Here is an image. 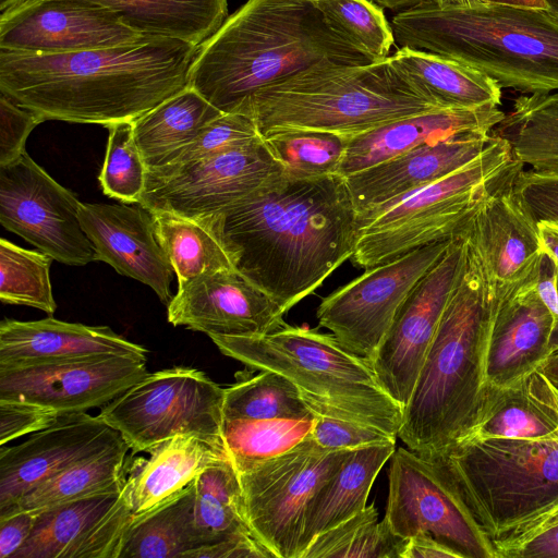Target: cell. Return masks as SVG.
<instances>
[{
  "instance_id": "1f68e13d",
  "label": "cell",
  "mask_w": 558,
  "mask_h": 558,
  "mask_svg": "<svg viewBox=\"0 0 558 558\" xmlns=\"http://www.w3.org/2000/svg\"><path fill=\"white\" fill-rule=\"evenodd\" d=\"M390 59L410 83L442 108L500 105L499 84L469 65L408 47H399Z\"/></svg>"
},
{
  "instance_id": "e0dca14e",
  "label": "cell",
  "mask_w": 558,
  "mask_h": 558,
  "mask_svg": "<svg viewBox=\"0 0 558 558\" xmlns=\"http://www.w3.org/2000/svg\"><path fill=\"white\" fill-rule=\"evenodd\" d=\"M462 258V243L453 236L444 255L413 288L369 359L378 383L402 410L411 397Z\"/></svg>"
},
{
  "instance_id": "4316f807",
  "label": "cell",
  "mask_w": 558,
  "mask_h": 558,
  "mask_svg": "<svg viewBox=\"0 0 558 558\" xmlns=\"http://www.w3.org/2000/svg\"><path fill=\"white\" fill-rule=\"evenodd\" d=\"M465 437L558 440V388L539 369L505 387H485L480 414Z\"/></svg>"
},
{
  "instance_id": "60d3db41",
  "label": "cell",
  "mask_w": 558,
  "mask_h": 558,
  "mask_svg": "<svg viewBox=\"0 0 558 558\" xmlns=\"http://www.w3.org/2000/svg\"><path fill=\"white\" fill-rule=\"evenodd\" d=\"M263 140L290 179L338 173L350 137L322 131L284 130Z\"/></svg>"
},
{
  "instance_id": "9c48e42d",
  "label": "cell",
  "mask_w": 558,
  "mask_h": 558,
  "mask_svg": "<svg viewBox=\"0 0 558 558\" xmlns=\"http://www.w3.org/2000/svg\"><path fill=\"white\" fill-rule=\"evenodd\" d=\"M524 166L493 132L484 151L430 184L357 216L352 262L364 269L453 238L482 203Z\"/></svg>"
},
{
  "instance_id": "7bdbcfd3",
  "label": "cell",
  "mask_w": 558,
  "mask_h": 558,
  "mask_svg": "<svg viewBox=\"0 0 558 558\" xmlns=\"http://www.w3.org/2000/svg\"><path fill=\"white\" fill-rule=\"evenodd\" d=\"M329 24L373 61L396 44L383 8L372 0H315Z\"/></svg>"
},
{
  "instance_id": "277c9868",
  "label": "cell",
  "mask_w": 558,
  "mask_h": 558,
  "mask_svg": "<svg viewBox=\"0 0 558 558\" xmlns=\"http://www.w3.org/2000/svg\"><path fill=\"white\" fill-rule=\"evenodd\" d=\"M390 26L399 47L469 65L524 95L558 90V19L547 9L500 3L399 11Z\"/></svg>"
},
{
  "instance_id": "3957f363",
  "label": "cell",
  "mask_w": 558,
  "mask_h": 558,
  "mask_svg": "<svg viewBox=\"0 0 558 558\" xmlns=\"http://www.w3.org/2000/svg\"><path fill=\"white\" fill-rule=\"evenodd\" d=\"M372 62L315 0H247L199 46L187 85L221 112L243 113L258 90L308 68Z\"/></svg>"
},
{
  "instance_id": "c3c4849f",
  "label": "cell",
  "mask_w": 558,
  "mask_h": 558,
  "mask_svg": "<svg viewBox=\"0 0 558 558\" xmlns=\"http://www.w3.org/2000/svg\"><path fill=\"white\" fill-rule=\"evenodd\" d=\"M514 185L535 221L558 225V174L522 168L515 175Z\"/></svg>"
},
{
  "instance_id": "f1b7e54d",
  "label": "cell",
  "mask_w": 558,
  "mask_h": 558,
  "mask_svg": "<svg viewBox=\"0 0 558 558\" xmlns=\"http://www.w3.org/2000/svg\"><path fill=\"white\" fill-rule=\"evenodd\" d=\"M111 12L143 36L201 46L225 23L228 0H76Z\"/></svg>"
},
{
  "instance_id": "8fae6325",
  "label": "cell",
  "mask_w": 558,
  "mask_h": 558,
  "mask_svg": "<svg viewBox=\"0 0 558 558\" xmlns=\"http://www.w3.org/2000/svg\"><path fill=\"white\" fill-rule=\"evenodd\" d=\"M517 174L490 193L454 235L488 319L536 288L544 255L536 221L515 189Z\"/></svg>"
},
{
  "instance_id": "d6a6232c",
  "label": "cell",
  "mask_w": 558,
  "mask_h": 558,
  "mask_svg": "<svg viewBox=\"0 0 558 558\" xmlns=\"http://www.w3.org/2000/svg\"><path fill=\"white\" fill-rule=\"evenodd\" d=\"M194 502L191 484L151 510L133 517L118 558H189L202 546L195 527Z\"/></svg>"
},
{
  "instance_id": "9a60e30c",
  "label": "cell",
  "mask_w": 558,
  "mask_h": 558,
  "mask_svg": "<svg viewBox=\"0 0 558 558\" xmlns=\"http://www.w3.org/2000/svg\"><path fill=\"white\" fill-rule=\"evenodd\" d=\"M81 202L27 153L0 166V222L59 263L84 266L95 247L80 220Z\"/></svg>"
},
{
  "instance_id": "003e7915",
  "label": "cell",
  "mask_w": 558,
  "mask_h": 558,
  "mask_svg": "<svg viewBox=\"0 0 558 558\" xmlns=\"http://www.w3.org/2000/svg\"><path fill=\"white\" fill-rule=\"evenodd\" d=\"M557 289H558V266H557Z\"/></svg>"
},
{
  "instance_id": "7402d4cb",
  "label": "cell",
  "mask_w": 558,
  "mask_h": 558,
  "mask_svg": "<svg viewBox=\"0 0 558 558\" xmlns=\"http://www.w3.org/2000/svg\"><path fill=\"white\" fill-rule=\"evenodd\" d=\"M80 220L96 251V260L150 287L168 305L174 274L161 246L153 213L141 204L81 203Z\"/></svg>"
},
{
  "instance_id": "f6af8a7d",
  "label": "cell",
  "mask_w": 558,
  "mask_h": 558,
  "mask_svg": "<svg viewBox=\"0 0 558 558\" xmlns=\"http://www.w3.org/2000/svg\"><path fill=\"white\" fill-rule=\"evenodd\" d=\"M259 137L253 117L239 112L222 113L208 123L174 161L161 169L195 162Z\"/></svg>"
},
{
  "instance_id": "603a6c76",
  "label": "cell",
  "mask_w": 558,
  "mask_h": 558,
  "mask_svg": "<svg viewBox=\"0 0 558 558\" xmlns=\"http://www.w3.org/2000/svg\"><path fill=\"white\" fill-rule=\"evenodd\" d=\"M492 140L493 131L458 135L344 177L357 216L461 169Z\"/></svg>"
},
{
  "instance_id": "4fadbf2b",
  "label": "cell",
  "mask_w": 558,
  "mask_h": 558,
  "mask_svg": "<svg viewBox=\"0 0 558 558\" xmlns=\"http://www.w3.org/2000/svg\"><path fill=\"white\" fill-rule=\"evenodd\" d=\"M281 177V165L259 137L195 162L147 171L138 204L199 221Z\"/></svg>"
},
{
  "instance_id": "ba28073f",
  "label": "cell",
  "mask_w": 558,
  "mask_h": 558,
  "mask_svg": "<svg viewBox=\"0 0 558 558\" xmlns=\"http://www.w3.org/2000/svg\"><path fill=\"white\" fill-rule=\"evenodd\" d=\"M423 458L490 546L558 502V440L464 437Z\"/></svg>"
},
{
  "instance_id": "e575fe53",
  "label": "cell",
  "mask_w": 558,
  "mask_h": 558,
  "mask_svg": "<svg viewBox=\"0 0 558 558\" xmlns=\"http://www.w3.org/2000/svg\"><path fill=\"white\" fill-rule=\"evenodd\" d=\"M126 478L109 490L39 512L31 536L13 558H74L77 548L119 498Z\"/></svg>"
},
{
  "instance_id": "e7e4bbea",
  "label": "cell",
  "mask_w": 558,
  "mask_h": 558,
  "mask_svg": "<svg viewBox=\"0 0 558 558\" xmlns=\"http://www.w3.org/2000/svg\"><path fill=\"white\" fill-rule=\"evenodd\" d=\"M24 1L25 0H0V12L2 13Z\"/></svg>"
},
{
  "instance_id": "74e56055",
  "label": "cell",
  "mask_w": 558,
  "mask_h": 558,
  "mask_svg": "<svg viewBox=\"0 0 558 558\" xmlns=\"http://www.w3.org/2000/svg\"><path fill=\"white\" fill-rule=\"evenodd\" d=\"M314 417L315 415L294 420L225 418V450L236 472H244L311 437Z\"/></svg>"
},
{
  "instance_id": "83f0119b",
  "label": "cell",
  "mask_w": 558,
  "mask_h": 558,
  "mask_svg": "<svg viewBox=\"0 0 558 558\" xmlns=\"http://www.w3.org/2000/svg\"><path fill=\"white\" fill-rule=\"evenodd\" d=\"M130 468L133 517L189 487L208 466L229 458L226 450L191 435L173 437Z\"/></svg>"
},
{
  "instance_id": "680465c9",
  "label": "cell",
  "mask_w": 558,
  "mask_h": 558,
  "mask_svg": "<svg viewBox=\"0 0 558 558\" xmlns=\"http://www.w3.org/2000/svg\"><path fill=\"white\" fill-rule=\"evenodd\" d=\"M539 369L558 388V351L551 353Z\"/></svg>"
},
{
  "instance_id": "f546056e",
  "label": "cell",
  "mask_w": 558,
  "mask_h": 558,
  "mask_svg": "<svg viewBox=\"0 0 558 558\" xmlns=\"http://www.w3.org/2000/svg\"><path fill=\"white\" fill-rule=\"evenodd\" d=\"M395 451L396 442L372 445L349 451L337 471L315 493L308 505L303 535L304 550L314 536L366 508L372 485Z\"/></svg>"
},
{
  "instance_id": "be15d7a7",
  "label": "cell",
  "mask_w": 558,
  "mask_h": 558,
  "mask_svg": "<svg viewBox=\"0 0 558 558\" xmlns=\"http://www.w3.org/2000/svg\"><path fill=\"white\" fill-rule=\"evenodd\" d=\"M549 349L551 353L558 351V318H555V323L549 338Z\"/></svg>"
},
{
  "instance_id": "4dcf8cb0",
  "label": "cell",
  "mask_w": 558,
  "mask_h": 558,
  "mask_svg": "<svg viewBox=\"0 0 558 558\" xmlns=\"http://www.w3.org/2000/svg\"><path fill=\"white\" fill-rule=\"evenodd\" d=\"M222 113L187 85L132 121L147 171L174 161L201 131Z\"/></svg>"
},
{
  "instance_id": "484cf974",
  "label": "cell",
  "mask_w": 558,
  "mask_h": 558,
  "mask_svg": "<svg viewBox=\"0 0 558 558\" xmlns=\"http://www.w3.org/2000/svg\"><path fill=\"white\" fill-rule=\"evenodd\" d=\"M102 354L146 357L147 350L108 326L66 323L53 317L0 323V363L56 360Z\"/></svg>"
},
{
  "instance_id": "7a4b0ae2",
  "label": "cell",
  "mask_w": 558,
  "mask_h": 558,
  "mask_svg": "<svg viewBox=\"0 0 558 558\" xmlns=\"http://www.w3.org/2000/svg\"><path fill=\"white\" fill-rule=\"evenodd\" d=\"M195 46L167 37L65 53L0 50V93L36 113L104 126L134 121L187 86Z\"/></svg>"
},
{
  "instance_id": "6125c7cd",
  "label": "cell",
  "mask_w": 558,
  "mask_h": 558,
  "mask_svg": "<svg viewBox=\"0 0 558 558\" xmlns=\"http://www.w3.org/2000/svg\"><path fill=\"white\" fill-rule=\"evenodd\" d=\"M439 7H473L490 3L487 0H434Z\"/></svg>"
},
{
  "instance_id": "d6986e66",
  "label": "cell",
  "mask_w": 558,
  "mask_h": 558,
  "mask_svg": "<svg viewBox=\"0 0 558 558\" xmlns=\"http://www.w3.org/2000/svg\"><path fill=\"white\" fill-rule=\"evenodd\" d=\"M111 12L76 0H25L0 15V50L65 53L142 41Z\"/></svg>"
},
{
  "instance_id": "30bf717a",
  "label": "cell",
  "mask_w": 558,
  "mask_h": 558,
  "mask_svg": "<svg viewBox=\"0 0 558 558\" xmlns=\"http://www.w3.org/2000/svg\"><path fill=\"white\" fill-rule=\"evenodd\" d=\"M225 389L204 372L177 366L147 373L101 407L100 418L133 453L191 435L222 448Z\"/></svg>"
},
{
  "instance_id": "2e32d148",
  "label": "cell",
  "mask_w": 558,
  "mask_h": 558,
  "mask_svg": "<svg viewBox=\"0 0 558 558\" xmlns=\"http://www.w3.org/2000/svg\"><path fill=\"white\" fill-rule=\"evenodd\" d=\"M146 362L130 354H102L0 363V398L39 404L59 415L86 412L144 377Z\"/></svg>"
},
{
  "instance_id": "5bb4252c",
  "label": "cell",
  "mask_w": 558,
  "mask_h": 558,
  "mask_svg": "<svg viewBox=\"0 0 558 558\" xmlns=\"http://www.w3.org/2000/svg\"><path fill=\"white\" fill-rule=\"evenodd\" d=\"M451 239L437 241L366 268L320 302L316 317L354 354L373 356L398 311L424 275L444 255Z\"/></svg>"
},
{
  "instance_id": "cb8c5ba5",
  "label": "cell",
  "mask_w": 558,
  "mask_h": 558,
  "mask_svg": "<svg viewBox=\"0 0 558 558\" xmlns=\"http://www.w3.org/2000/svg\"><path fill=\"white\" fill-rule=\"evenodd\" d=\"M498 106L439 108L350 137L338 173L348 177L421 145L469 133H490L504 119Z\"/></svg>"
},
{
  "instance_id": "d4e9b609",
  "label": "cell",
  "mask_w": 558,
  "mask_h": 558,
  "mask_svg": "<svg viewBox=\"0 0 558 558\" xmlns=\"http://www.w3.org/2000/svg\"><path fill=\"white\" fill-rule=\"evenodd\" d=\"M554 314L536 288L521 294L488 323L484 356V388L511 385L539 368L551 354Z\"/></svg>"
},
{
  "instance_id": "52a82bcc",
  "label": "cell",
  "mask_w": 558,
  "mask_h": 558,
  "mask_svg": "<svg viewBox=\"0 0 558 558\" xmlns=\"http://www.w3.org/2000/svg\"><path fill=\"white\" fill-rule=\"evenodd\" d=\"M219 351L254 371L290 379L313 413L360 422L396 438L402 408L383 389L368 360L331 333L284 325L258 336H208Z\"/></svg>"
},
{
  "instance_id": "11a10c76",
  "label": "cell",
  "mask_w": 558,
  "mask_h": 558,
  "mask_svg": "<svg viewBox=\"0 0 558 558\" xmlns=\"http://www.w3.org/2000/svg\"><path fill=\"white\" fill-rule=\"evenodd\" d=\"M401 558H462V556L427 534L408 538Z\"/></svg>"
},
{
  "instance_id": "03108f58",
  "label": "cell",
  "mask_w": 558,
  "mask_h": 558,
  "mask_svg": "<svg viewBox=\"0 0 558 558\" xmlns=\"http://www.w3.org/2000/svg\"><path fill=\"white\" fill-rule=\"evenodd\" d=\"M548 7V11L558 19V0H545Z\"/></svg>"
},
{
  "instance_id": "6f0895ef",
  "label": "cell",
  "mask_w": 558,
  "mask_h": 558,
  "mask_svg": "<svg viewBox=\"0 0 558 558\" xmlns=\"http://www.w3.org/2000/svg\"><path fill=\"white\" fill-rule=\"evenodd\" d=\"M542 252L558 266V225L536 221Z\"/></svg>"
},
{
  "instance_id": "db71d44e",
  "label": "cell",
  "mask_w": 558,
  "mask_h": 558,
  "mask_svg": "<svg viewBox=\"0 0 558 558\" xmlns=\"http://www.w3.org/2000/svg\"><path fill=\"white\" fill-rule=\"evenodd\" d=\"M558 558V524L546 527L512 549L507 558Z\"/></svg>"
},
{
  "instance_id": "7dc6e473",
  "label": "cell",
  "mask_w": 558,
  "mask_h": 558,
  "mask_svg": "<svg viewBox=\"0 0 558 558\" xmlns=\"http://www.w3.org/2000/svg\"><path fill=\"white\" fill-rule=\"evenodd\" d=\"M41 122L36 113L0 93V166L9 165L26 153V140Z\"/></svg>"
},
{
  "instance_id": "d590c367",
  "label": "cell",
  "mask_w": 558,
  "mask_h": 558,
  "mask_svg": "<svg viewBox=\"0 0 558 558\" xmlns=\"http://www.w3.org/2000/svg\"><path fill=\"white\" fill-rule=\"evenodd\" d=\"M192 486L195 527L202 546L241 535L254 536L244 514L239 474L229 458L205 469Z\"/></svg>"
},
{
  "instance_id": "44dd1931",
  "label": "cell",
  "mask_w": 558,
  "mask_h": 558,
  "mask_svg": "<svg viewBox=\"0 0 558 558\" xmlns=\"http://www.w3.org/2000/svg\"><path fill=\"white\" fill-rule=\"evenodd\" d=\"M167 308L173 326L208 336H258L286 325L281 307L235 269L207 272L178 287Z\"/></svg>"
},
{
  "instance_id": "ee69618b",
  "label": "cell",
  "mask_w": 558,
  "mask_h": 558,
  "mask_svg": "<svg viewBox=\"0 0 558 558\" xmlns=\"http://www.w3.org/2000/svg\"><path fill=\"white\" fill-rule=\"evenodd\" d=\"M107 129L108 144L99 174L102 192L122 203L138 204L146 186L147 167L135 142L132 121Z\"/></svg>"
},
{
  "instance_id": "94428289",
  "label": "cell",
  "mask_w": 558,
  "mask_h": 558,
  "mask_svg": "<svg viewBox=\"0 0 558 558\" xmlns=\"http://www.w3.org/2000/svg\"><path fill=\"white\" fill-rule=\"evenodd\" d=\"M490 3H500L532 9H548L545 0H487Z\"/></svg>"
},
{
  "instance_id": "8d00e7d4",
  "label": "cell",
  "mask_w": 558,
  "mask_h": 558,
  "mask_svg": "<svg viewBox=\"0 0 558 558\" xmlns=\"http://www.w3.org/2000/svg\"><path fill=\"white\" fill-rule=\"evenodd\" d=\"M151 213L178 287L207 272L235 269L222 245L201 222L167 211Z\"/></svg>"
},
{
  "instance_id": "bcb514c9",
  "label": "cell",
  "mask_w": 558,
  "mask_h": 558,
  "mask_svg": "<svg viewBox=\"0 0 558 558\" xmlns=\"http://www.w3.org/2000/svg\"><path fill=\"white\" fill-rule=\"evenodd\" d=\"M314 415L311 437L326 450H354L397 440L396 437L360 422L324 414Z\"/></svg>"
},
{
  "instance_id": "ac0fdd59",
  "label": "cell",
  "mask_w": 558,
  "mask_h": 558,
  "mask_svg": "<svg viewBox=\"0 0 558 558\" xmlns=\"http://www.w3.org/2000/svg\"><path fill=\"white\" fill-rule=\"evenodd\" d=\"M384 520L402 538L427 534L462 558H495L493 547L471 525L433 464L398 448L390 458Z\"/></svg>"
},
{
  "instance_id": "816d5d0a",
  "label": "cell",
  "mask_w": 558,
  "mask_h": 558,
  "mask_svg": "<svg viewBox=\"0 0 558 558\" xmlns=\"http://www.w3.org/2000/svg\"><path fill=\"white\" fill-rule=\"evenodd\" d=\"M38 513L16 511L0 515V558H13L31 536Z\"/></svg>"
},
{
  "instance_id": "f35d334b",
  "label": "cell",
  "mask_w": 558,
  "mask_h": 558,
  "mask_svg": "<svg viewBox=\"0 0 558 558\" xmlns=\"http://www.w3.org/2000/svg\"><path fill=\"white\" fill-rule=\"evenodd\" d=\"M408 539L378 521L374 506L317 534L301 558H401Z\"/></svg>"
},
{
  "instance_id": "6da1fadb",
  "label": "cell",
  "mask_w": 558,
  "mask_h": 558,
  "mask_svg": "<svg viewBox=\"0 0 558 558\" xmlns=\"http://www.w3.org/2000/svg\"><path fill=\"white\" fill-rule=\"evenodd\" d=\"M198 222L287 313L351 259L357 213L341 174L283 175Z\"/></svg>"
},
{
  "instance_id": "7c38bea8",
  "label": "cell",
  "mask_w": 558,
  "mask_h": 558,
  "mask_svg": "<svg viewBox=\"0 0 558 558\" xmlns=\"http://www.w3.org/2000/svg\"><path fill=\"white\" fill-rule=\"evenodd\" d=\"M350 450H326L312 437L238 473L246 522L272 558H301L308 505Z\"/></svg>"
},
{
  "instance_id": "91938a15",
  "label": "cell",
  "mask_w": 558,
  "mask_h": 558,
  "mask_svg": "<svg viewBox=\"0 0 558 558\" xmlns=\"http://www.w3.org/2000/svg\"><path fill=\"white\" fill-rule=\"evenodd\" d=\"M381 8L390 10H404L429 0H372Z\"/></svg>"
},
{
  "instance_id": "5b68a950",
  "label": "cell",
  "mask_w": 558,
  "mask_h": 558,
  "mask_svg": "<svg viewBox=\"0 0 558 558\" xmlns=\"http://www.w3.org/2000/svg\"><path fill=\"white\" fill-rule=\"evenodd\" d=\"M488 323L463 253L461 269L403 408L398 438L408 449L426 457L472 430L484 398Z\"/></svg>"
},
{
  "instance_id": "8992f818",
  "label": "cell",
  "mask_w": 558,
  "mask_h": 558,
  "mask_svg": "<svg viewBox=\"0 0 558 558\" xmlns=\"http://www.w3.org/2000/svg\"><path fill=\"white\" fill-rule=\"evenodd\" d=\"M439 108L388 57L363 65L308 68L258 90L243 113L253 117L262 137L284 130L353 137Z\"/></svg>"
},
{
  "instance_id": "9f6ffc18",
  "label": "cell",
  "mask_w": 558,
  "mask_h": 558,
  "mask_svg": "<svg viewBox=\"0 0 558 558\" xmlns=\"http://www.w3.org/2000/svg\"><path fill=\"white\" fill-rule=\"evenodd\" d=\"M536 292L555 318H558L557 266L546 254L542 258Z\"/></svg>"
},
{
  "instance_id": "f907efd6",
  "label": "cell",
  "mask_w": 558,
  "mask_h": 558,
  "mask_svg": "<svg viewBox=\"0 0 558 558\" xmlns=\"http://www.w3.org/2000/svg\"><path fill=\"white\" fill-rule=\"evenodd\" d=\"M555 524H558V502L493 539L495 558H507L508 554L520 544Z\"/></svg>"
},
{
  "instance_id": "ffe728a7",
  "label": "cell",
  "mask_w": 558,
  "mask_h": 558,
  "mask_svg": "<svg viewBox=\"0 0 558 558\" xmlns=\"http://www.w3.org/2000/svg\"><path fill=\"white\" fill-rule=\"evenodd\" d=\"M122 439L99 415H60L21 444L0 449V513L64 469Z\"/></svg>"
},
{
  "instance_id": "b9f144b4",
  "label": "cell",
  "mask_w": 558,
  "mask_h": 558,
  "mask_svg": "<svg viewBox=\"0 0 558 558\" xmlns=\"http://www.w3.org/2000/svg\"><path fill=\"white\" fill-rule=\"evenodd\" d=\"M52 257L0 240V300L52 315L57 310L50 282Z\"/></svg>"
},
{
  "instance_id": "ab89813d",
  "label": "cell",
  "mask_w": 558,
  "mask_h": 558,
  "mask_svg": "<svg viewBox=\"0 0 558 558\" xmlns=\"http://www.w3.org/2000/svg\"><path fill=\"white\" fill-rule=\"evenodd\" d=\"M259 372L225 388L226 420H294L314 415L290 379L272 371Z\"/></svg>"
},
{
  "instance_id": "836d02e7",
  "label": "cell",
  "mask_w": 558,
  "mask_h": 558,
  "mask_svg": "<svg viewBox=\"0 0 558 558\" xmlns=\"http://www.w3.org/2000/svg\"><path fill=\"white\" fill-rule=\"evenodd\" d=\"M130 447L123 438L48 478L0 515L16 511L39 513L53 507L119 486L128 475Z\"/></svg>"
},
{
  "instance_id": "681fc988",
  "label": "cell",
  "mask_w": 558,
  "mask_h": 558,
  "mask_svg": "<svg viewBox=\"0 0 558 558\" xmlns=\"http://www.w3.org/2000/svg\"><path fill=\"white\" fill-rule=\"evenodd\" d=\"M60 415L39 404L0 398V445L28 436L52 424Z\"/></svg>"
},
{
  "instance_id": "f5cc1de1",
  "label": "cell",
  "mask_w": 558,
  "mask_h": 558,
  "mask_svg": "<svg viewBox=\"0 0 558 558\" xmlns=\"http://www.w3.org/2000/svg\"><path fill=\"white\" fill-rule=\"evenodd\" d=\"M189 558H272V555L254 536L241 535L204 545Z\"/></svg>"
}]
</instances>
